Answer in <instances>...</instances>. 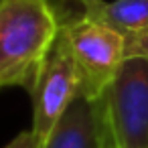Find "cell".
<instances>
[{
    "label": "cell",
    "instance_id": "6da1fadb",
    "mask_svg": "<svg viewBox=\"0 0 148 148\" xmlns=\"http://www.w3.org/2000/svg\"><path fill=\"white\" fill-rule=\"evenodd\" d=\"M59 31L49 0H0V89L21 87L33 95Z\"/></svg>",
    "mask_w": 148,
    "mask_h": 148
},
{
    "label": "cell",
    "instance_id": "5b68a950",
    "mask_svg": "<svg viewBox=\"0 0 148 148\" xmlns=\"http://www.w3.org/2000/svg\"><path fill=\"white\" fill-rule=\"evenodd\" d=\"M45 148H114L106 124L103 97L77 95L57 122Z\"/></svg>",
    "mask_w": 148,
    "mask_h": 148
},
{
    "label": "cell",
    "instance_id": "8992f818",
    "mask_svg": "<svg viewBox=\"0 0 148 148\" xmlns=\"http://www.w3.org/2000/svg\"><path fill=\"white\" fill-rule=\"evenodd\" d=\"M77 14L130 37L148 29V0H77Z\"/></svg>",
    "mask_w": 148,
    "mask_h": 148
},
{
    "label": "cell",
    "instance_id": "7a4b0ae2",
    "mask_svg": "<svg viewBox=\"0 0 148 148\" xmlns=\"http://www.w3.org/2000/svg\"><path fill=\"white\" fill-rule=\"evenodd\" d=\"M79 75V95L99 99L118 77L126 57V37L83 14L61 21Z\"/></svg>",
    "mask_w": 148,
    "mask_h": 148
},
{
    "label": "cell",
    "instance_id": "9c48e42d",
    "mask_svg": "<svg viewBox=\"0 0 148 148\" xmlns=\"http://www.w3.org/2000/svg\"><path fill=\"white\" fill-rule=\"evenodd\" d=\"M4 148H39V146H37V140H35L33 130H25L14 140H10Z\"/></svg>",
    "mask_w": 148,
    "mask_h": 148
},
{
    "label": "cell",
    "instance_id": "3957f363",
    "mask_svg": "<svg viewBox=\"0 0 148 148\" xmlns=\"http://www.w3.org/2000/svg\"><path fill=\"white\" fill-rule=\"evenodd\" d=\"M114 148H148V59L128 57L103 93Z\"/></svg>",
    "mask_w": 148,
    "mask_h": 148
},
{
    "label": "cell",
    "instance_id": "52a82bcc",
    "mask_svg": "<svg viewBox=\"0 0 148 148\" xmlns=\"http://www.w3.org/2000/svg\"><path fill=\"white\" fill-rule=\"evenodd\" d=\"M126 57H146L148 59V29L126 37Z\"/></svg>",
    "mask_w": 148,
    "mask_h": 148
},
{
    "label": "cell",
    "instance_id": "ba28073f",
    "mask_svg": "<svg viewBox=\"0 0 148 148\" xmlns=\"http://www.w3.org/2000/svg\"><path fill=\"white\" fill-rule=\"evenodd\" d=\"M59 14V21L77 14V0H49Z\"/></svg>",
    "mask_w": 148,
    "mask_h": 148
},
{
    "label": "cell",
    "instance_id": "277c9868",
    "mask_svg": "<svg viewBox=\"0 0 148 148\" xmlns=\"http://www.w3.org/2000/svg\"><path fill=\"white\" fill-rule=\"evenodd\" d=\"M79 95V75L71 45L63 31L55 41V47L45 63L39 83L33 91V134L39 148H45L51 132L61 116Z\"/></svg>",
    "mask_w": 148,
    "mask_h": 148
}]
</instances>
